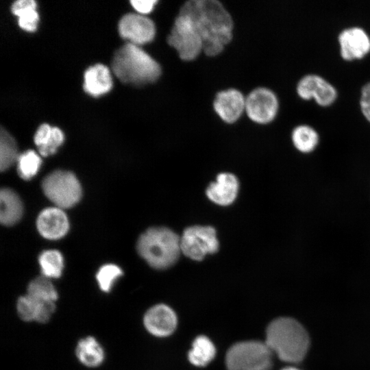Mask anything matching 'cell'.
Here are the masks:
<instances>
[{
  "instance_id": "cell-1",
  "label": "cell",
  "mask_w": 370,
  "mask_h": 370,
  "mask_svg": "<svg viewBox=\"0 0 370 370\" xmlns=\"http://www.w3.org/2000/svg\"><path fill=\"white\" fill-rule=\"evenodd\" d=\"M180 13L188 16L202 40L204 53L219 55L232 38L233 21L223 4L216 0L186 2Z\"/></svg>"
},
{
  "instance_id": "cell-2",
  "label": "cell",
  "mask_w": 370,
  "mask_h": 370,
  "mask_svg": "<svg viewBox=\"0 0 370 370\" xmlns=\"http://www.w3.org/2000/svg\"><path fill=\"white\" fill-rule=\"evenodd\" d=\"M264 343L282 360L296 363L305 357L310 341L307 332L298 321L280 317L268 325Z\"/></svg>"
},
{
  "instance_id": "cell-3",
  "label": "cell",
  "mask_w": 370,
  "mask_h": 370,
  "mask_svg": "<svg viewBox=\"0 0 370 370\" xmlns=\"http://www.w3.org/2000/svg\"><path fill=\"white\" fill-rule=\"evenodd\" d=\"M112 69L120 81L135 86L154 82L161 75L160 64L138 45L130 42L116 50Z\"/></svg>"
},
{
  "instance_id": "cell-4",
  "label": "cell",
  "mask_w": 370,
  "mask_h": 370,
  "mask_svg": "<svg viewBox=\"0 0 370 370\" xmlns=\"http://www.w3.org/2000/svg\"><path fill=\"white\" fill-rule=\"evenodd\" d=\"M139 255L152 267L166 269L178 260L180 237L166 227H152L143 233L137 242Z\"/></svg>"
},
{
  "instance_id": "cell-5",
  "label": "cell",
  "mask_w": 370,
  "mask_h": 370,
  "mask_svg": "<svg viewBox=\"0 0 370 370\" xmlns=\"http://www.w3.org/2000/svg\"><path fill=\"white\" fill-rule=\"evenodd\" d=\"M272 352L265 343L249 341L233 345L226 354L227 370H269Z\"/></svg>"
},
{
  "instance_id": "cell-6",
  "label": "cell",
  "mask_w": 370,
  "mask_h": 370,
  "mask_svg": "<svg viewBox=\"0 0 370 370\" xmlns=\"http://www.w3.org/2000/svg\"><path fill=\"white\" fill-rule=\"evenodd\" d=\"M42 188L47 197L61 209L73 207L82 197L80 183L70 171L51 173L43 179Z\"/></svg>"
},
{
  "instance_id": "cell-7",
  "label": "cell",
  "mask_w": 370,
  "mask_h": 370,
  "mask_svg": "<svg viewBox=\"0 0 370 370\" xmlns=\"http://www.w3.org/2000/svg\"><path fill=\"white\" fill-rule=\"evenodd\" d=\"M167 42L186 61L195 59L204 48L203 40L192 20L182 13H179L175 18Z\"/></svg>"
},
{
  "instance_id": "cell-8",
  "label": "cell",
  "mask_w": 370,
  "mask_h": 370,
  "mask_svg": "<svg viewBox=\"0 0 370 370\" xmlns=\"http://www.w3.org/2000/svg\"><path fill=\"white\" fill-rule=\"evenodd\" d=\"M182 253L187 258L202 260L206 255L219 251V243L216 230L210 225H193L186 227L180 236Z\"/></svg>"
},
{
  "instance_id": "cell-9",
  "label": "cell",
  "mask_w": 370,
  "mask_h": 370,
  "mask_svg": "<svg viewBox=\"0 0 370 370\" xmlns=\"http://www.w3.org/2000/svg\"><path fill=\"white\" fill-rule=\"evenodd\" d=\"M279 102L275 93L267 88H258L245 98L248 117L259 124L272 121L278 111Z\"/></svg>"
},
{
  "instance_id": "cell-10",
  "label": "cell",
  "mask_w": 370,
  "mask_h": 370,
  "mask_svg": "<svg viewBox=\"0 0 370 370\" xmlns=\"http://www.w3.org/2000/svg\"><path fill=\"white\" fill-rule=\"evenodd\" d=\"M297 93L304 100L313 99L322 107L332 105L337 97L334 86L316 74H308L301 77L297 85Z\"/></svg>"
},
{
  "instance_id": "cell-11",
  "label": "cell",
  "mask_w": 370,
  "mask_h": 370,
  "mask_svg": "<svg viewBox=\"0 0 370 370\" xmlns=\"http://www.w3.org/2000/svg\"><path fill=\"white\" fill-rule=\"evenodd\" d=\"M119 32L121 36L130 43L140 45L153 39L156 27L148 17L140 14L129 13L121 18Z\"/></svg>"
},
{
  "instance_id": "cell-12",
  "label": "cell",
  "mask_w": 370,
  "mask_h": 370,
  "mask_svg": "<svg viewBox=\"0 0 370 370\" xmlns=\"http://www.w3.org/2000/svg\"><path fill=\"white\" fill-rule=\"evenodd\" d=\"M340 53L345 60H360L370 52V37L361 27L343 29L338 37Z\"/></svg>"
},
{
  "instance_id": "cell-13",
  "label": "cell",
  "mask_w": 370,
  "mask_h": 370,
  "mask_svg": "<svg viewBox=\"0 0 370 370\" xmlns=\"http://www.w3.org/2000/svg\"><path fill=\"white\" fill-rule=\"evenodd\" d=\"M213 107L223 121L233 123L245 111V98L240 91L234 88L222 90L216 95Z\"/></svg>"
},
{
  "instance_id": "cell-14",
  "label": "cell",
  "mask_w": 370,
  "mask_h": 370,
  "mask_svg": "<svg viewBox=\"0 0 370 370\" xmlns=\"http://www.w3.org/2000/svg\"><path fill=\"white\" fill-rule=\"evenodd\" d=\"M39 233L51 240L59 239L68 232L69 223L66 214L60 208H47L43 210L36 220Z\"/></svg>"
},
{
  "instance_id": "cell-15",
  "label": "cell",
  "mask_w": 370,
  "mask_h": 370,
  "mask_svg": "<svg viewBox=\"0 0 370 370\" xmlns=\"http://www.w3.org/2000/svg\"><path fill=\"white\" fill-rule=\"evenodd\" d=\"M144 325L151 334L164 337L170 335L175 330L177 317L170 307L164 304H158L146 312Z\"/></svg>"
},
{
  "instance_id": "cell-16",
  "label": "cell",
  "mask_w": 370,
  "mask_h": 370,
  "mask_svg": "<svg viewBox=\"0 0 370 370\" xmlns=\"http://www.w3.org/2000/svg\"><path fill=\"white\" fill-rule=\"evenodd\" d=\"M238 190L239 182L236 176L230 173H221L215 182L207 187L206 195L212 202L227 206L235 201Z\"/></svg>"
},
{
  "instance_id": "cell-17",
  "label": "cell",
  "mask_w": 370,
  "mask_h": 370,
  "mask_svg": "<svg viewBox=\"0 0 370 370\" xmlns=\"http://www.w3.org/2000/svg\"><path fill=\"white\" fill-rule=\"evenodd\" d=\"M84 90L91 96L98 97L110 90L112 79L109 69L103 64L90 66L84 73Z\"/></svg>"
},
{
  "instance_id": "cell-18",
  "label": "cell",
  "mask_w": 370,
  "mask_h": 370,
  "mask_svg": "<svg viewBox=\"0 0 370 370\" xmlns=\"http://www.w3.org/2000/svg\"><path fill=\"white\" fill-rule=\"evenodd\" d=\"M0 221L4 225H12L23 214V205L18 195L12 189L5 188L0 192Z\"/></svg>"
},
{
  "instance_id": "cell-19",
  "label": "cell",
  "mask_w": 370,
  "mask_h": 370,
  "mask_svg": "<svg viewBox=\"0 0 370 370\" xmlns=\"http://www.w3.org/2000/svg\"><path fill=\"white\" fill-rule=\"evenodd\" d=\"M36 3L34 0H18L12 5V12L18 16V25L27 32H34L39 20L36 10Z\"/></svg>"
},
{
  "instance_id": "cell-20",
  "label": "cell",
  "mask_w": 370,
  "mask_h": 370,
  "mask_svg": "<svg viewBox=\"0 0 370 370\" xmlns=\"http://www.w3.org/2000/svg\"><path fill=\"white\" fill-rule=\"evenodd\" d=\"M76 355L81 362L90 367L99 366L104 358L102 347L91 336L83 338L78 343Z\"/></svg>"
},
{
  "instance_id": "cell-21",
  "label": "cell",
  "mask_w": 370,
  "mask_h": 370,
  "mask_svg": "<svg viewBox=\"0 0 370 370\" xmlns=\"http://www.w3.org/2000/svg\"><path fill=\"white\" fill-rule=\"evenodd\" d=\"M216 349L212 341L205 336L197 337L188 353L190 362L199 367L208 364L214 357Z\"/></svg>"
},
{
  "instance_id": "cell-22",
  "label": "cell",
  "mask_w": 370,
  "mask_h": 370,
  "mask_svg": "<svg viewBox=\"0 0 370 370\" xmlns=\"http://www.w3.org/2000/svg\"><path fill=\"white\" fill-rule=\"evenodd\" d=\"M295 147L301 153L312 151L319 143V134L310 125H300L295 127L291 134Z\"/></svg>"
},
{
  "instance_id": "cell-23",
  "label": "cell",
  "mask_w": 370,
  "mask_h": 370,
  "mask_svg": "<svg viewBox=\"0 0 370 370\" xmlns=\"http://www.w3.org/2000/svg\"><path fill=\"white\" fill-rule=\"evenodd\" d=\"M43 276L47 278H59L64 267L63 257L57 250L44 251L38 258Z\"/></svg>"
},
{
  "instance_id": "cell-24",
  "label": "cell",
  "mask_w": 370,
  "mask_h": 370,
  "mask_svg": "<svg viewBox=\"0 0 370 370\" xmlns=\"http://www.w3.org/2000/svg\"><path fill=\"white\" fill-rule=\"evenodd\" d=\"M40 301H56L58 293L49 278L40 276L33 280L28 285L27 294Z\"/></svg>"
},
{
  "instance_id": "cell-25",
  "label": "cell",
  "mask_w": 370,
  "mask_h": 370,
  "mask_svg": "<svg viewBox=\"0 0 370 370\" xmlns=\"http://www.w3.org/2000/svg\"><path fill=\"white\" fill-rule=\"evenodd\" d=\"M18 151L14 138L3 127L0 130V169L7 170L17 161Z\"/></svg>"
},
{
  "instance_id": "cell-26",
  "label": "cell",
  "mask_w": 370,
  "mask_h": 370,
  "mask_svg": "<svg viewBox=\"0 0 370 370\" xmlns=\"http://www.w3.org/2000/svg\"><path fill=\"white\" fill-rule=\"evenodd\" d=\"M42 160L33 150H27L19 155L17 160L18 173L25 180L33 177L38 173Z\"/></svg>"
},
{
  "instance_id": "cell-27",
  "label": "cell",
  "mask_w": 370,
  "mask_h": 370,
  "mask_svg": "<svg viewBox=\"0 0 370 370\" xmlns=\"http://www.w3.org/2000/svg\"><path fill=\"white\" fill-rule=\"evenodd\" d=\"M42 301L28 295L21 297L17 301V311L21 319L25 321H38Z\"/></svg>"
},
{
  "instance_id": "cell-28",
  "label": "cell",
  "mask_w": 370,
  "mask_h": 370,
  "mask_svg": "<svg viewBox=\"0 0 370 370\" xmlns=\"http://www.w3.org/2000/svg\"><path fill=\"white\" fill-rule=\"evenodd\" d=\"M122 274L120 267L113 264H107L99 269L96 278L100 288L104 292H108L115 280Z\"/></svg>"
},
{
  "instance_id": "cell-29",
  "label": "cell",
  "mask_w": 370,
  "mask_h": 370,
  "mask_svg": "<svg viewBox=\"0 0 370 370\" xmlns=\"http://www.w3.org/2000/svg\"><path fill=\"white\" fill-rule=\"evenodd\" d=\"M64 134L60 129L53 127L51 136L48 141L42 147H38L39 153L42 156H48L54 153L58 147L64 141Z\"/></svg>"
},
{
  "instance_id": "cell-30",
  "label": "cell",
  "mask_w": 370,
  "mask_h": 370,
  "mask_svg": "<svg viewBox=\"0 0 370 370\" xmlns=\"http://www.w3.org/2000/svg\"><path fill=\"white\" fill-rule=\"evenodd\" d=\"M360 107L365 118L370 122V82L362 88Z\"/></svg>"
},
{
  "instance_id": "cell-31",
  "label": "cell",
  "mask_w": 370,
  "mask_h": 370,
  "mask_svg": "<svg viewBox=\"0 0 370 370\" xmlns=\"http://www.w3.org/2000/svg\"><path fill=\"white\" fill-rule=\"evenodd\" d=\"M53 127L44 123L39 126L34 137V143L38 147L44 145L49 139Z\"/></svg>"
},
{
  "instance_id": "cell-32",
  "label": "cell",
  "mask_w": 370,
  "mask_h": 370,
  "mask_svg": "<svg viewBox=\"0 0 370 370\" xmlns=\"http://www.w3.org/2000/svg\"><path fill=\"white\" fill-rule=\"evenodd\" d=\"M157 2L156 0H132L130 1L133 8L142 15L151 12Z\"/></svg>"
},
{
  "instance_id": "cell-33",
  "label": "cell",
  "mask_w": 370,
  "mask_h": 370,
  "mask_svg": "<svg viewBox=\"0 0 370 370\" xmlns=\"http://www.w3.org/2000/svg\"><path fill=\"white\" fill-rule=\"evenodd\" d=\"M282 370H299V369L294 368V367H286V368H284V369H283Z\"/></svg>"
}]
</instances>
